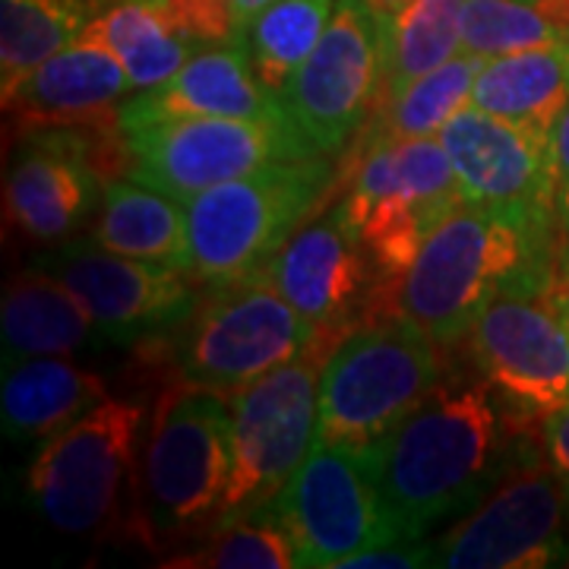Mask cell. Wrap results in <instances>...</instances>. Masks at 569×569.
<instances>
[{"mask_svg": "<svg viewBox=\"0 0 569 569\" xmlns=\"http://www.w3.org/2000/svg\"><path fill=\"white\" fill-rule=\"evenodd\" d=\"M365 456L402 538L468 512L509 462L490 380L440 383Z\"/></svg>", "mask_w": 569, "mask_h": 569, "instance_id": "6da1fadb", "label": "cell"}, {"mask_svg": "<svg viewBox=\"0 0 569 569\" xmlns=\"http://www.w3.org/2000/svg\"><path fill=\"white\" fill-rule=\"evenodd\" d=\"M557 219L462 203L427 231L402 276L399 313L437 346L462 342L500 295H548L557 279Z\"/></svg>", "mask_w": 569, "mask_h": 569, "instance_id": "7a4b0ae2", "label": "cell"}, {"mask_svg": "<svg viewBox=\"0 0 569 569\" xmlns=\"http://www.w3.org/2000/svg\"><path fill=\"white\" fill-rule=\"evenodd\" d=\"M332 183L326 156L282 159L187 200L190 276L206 288L263 276Z\"/></svg>", "mask_w": 569, "mask_h": 569, "instance_id": "3957f363", "label": "cell"}, {"mask_svg": "<svg viewBox=\"0 0 569 569\" xmlns=\"http://www.w3.org/2000/svg\"><path fill=\"white\" fill-rule=\"evenodd\" d=\"M437 342L406 313L351 329L320 373L317 443L367 449L440 387Z\"/></svg>", "mask_w": 569, "mask_h": 569, "instance_id": "277c9868", "label": "cell"}, {"mask_svg": "<svg viewBox=\"0 0 569 569\" xmlns=\"http://www.w3.org/2000/svg\"><path fill=\"white\" fill-rule=\"evenodd\" d=\"M146 406L104 399L77 425L44 440L26 475L39 512L67 535H99L121 519L137 488Z\"/></svg>", "mask_w": 569, "mask_h": 569, "instance_id": "5b68a950", "label": "cell"}, {"mask_svg": "<svg viewBox=\"0 0 569 569\" xmlns=\"http://www.w3.org/2000/svg\"><path fill=\"white\" fill-rule=\"evenodd\" d=\"M231 478L228 396L181 380L152 411L142 449V488L152 531L193 529L219 519Z\"/></svg>", "mask_w": 569, "mask_h": 569, "instance_id": "8992f818", "label": "cell"}, {"mask_svg": "<svg viewBox=\"0 0 569 569\" xmlns=\"http://www.w3.org/2000/svg\"><path fill=\"white\" fill-rule=\"evenodd\" d=\"M301 355L326 361L317 329L266 276L212 288L183 320L174 346L183 380L219 392L244 387Z\"/></svg>", "mask_w": 569, "mask_h": 569, "instance_id": "52a82bcc", "label": "cell"}, {"mask_svg": "<svg viewBox=\"0 0 569 569\" xmlns=\"http://www.w3.org/2000/svg\"><path fill=\"white\" fill-rule=\"evenodd\" d=\"M323 361L301 355L224 392L231 411V478L216 522L263 509L305 466L320 433Z\"/></svg>", "mask_w": 569, "mask_h": 569, "instance_id": "ba28073f", "label": "cell"}, {"mask_svg": "<svg viewBox=\"0 0 569 569\" xmlns=\"http://www.w3.org/2000/svg\"><path fill=\"white\" fill-rule=\"evenodd\" d=\"M123 137L130 146L127 178L181 203L263 164L317 156L291 121L152 118L123 123Z\"/></svg>", "mask_w": 569, "mask_h": 569, "instance_id": "9c48e42d", "label": "cell"}, {"mask_svg": "<svg viewBox=\"0 0 569 569\" xmlns=\"http://www.w3.org/2000/svg\"><path fill=\"white\" fill-rule=\"evenodd\" d=\"M263 509L288 531L301 567H342L348 557L406 541L380 497L365 449L317 443Z\"/></svg>", "mask_w": 569, "mask_h": 569, "instance_id": "30bf717a", "label": "cell"}, {"mask_svg": "<svg viewBox=\"0 0 569 569\" xmlns=\"http://www.w3.org/2000/svg\"><path fill=\"white\" fill-rule=\"evenodd\" d=\"M380 20L367 0H336L323 39L279 92L284 114L317 156H336L380 102Z\"/></svg>", "mask_w": 569, "mask_h": 569, "instance_id": "8fae6325", "label": "cell"}, {"mask_svg": "<svg viewBox=\"0 0 569 569\" xmlns=\"http://www.w3.org/2000/svg\"><path fill=\"white\" fill-rule=\"evenodd\" d=\"M567 481L541 466L512 471L433 545V567L541 569L569 557Z\"/></svg>", "mask_w": 569, "mask_h": 569, "instance_id": "7c38bea8", "label": "cell"}, {"mask_svg": "<svg viewBox=\"0 0 569 569\" xmlns=\"http://www.w3.org/2000/svg\"><path fill=\"white\" fill-rule=\"evenodd\" d=\"M263 276L317 329L323 358L346 339L358 317H367L373 279H380L342 206L301 224L269 260Z\"/></svg>", "mask_w": 569, "mask_h": 569, "instance_id": "4fadbf2b", "label": "cell"}, {"mask_svg": "<svg viewBox=\"0 0 569 569\" xmlns=\"http://www.w3.org/2000/svg\"><path fill=\"white\" fill-rule=\"evenodd\" d=\"M471 358L507 402L531 418L569 406V332L548 295H500L475 320Z\"/></svg>", "mask_w": 569, "mask_h": 569, "instance_id": "5bb4252c", "label": "cell"}, {"mask_svg": "<svg viewBox=\"0 0 569 569\" xmlns=\"http://www.w3.org/2000/svg\"><path fill=\"white\" fill-rule=\"evenodd\" d=\"M466 203L557 219L548 133L466 104L440 130Z\"/></svg>", "mask_w": 569, "mask_h": 569, "instance_id": "9a60e30c", "label": "cell"}, {"mask_svg": "<svg viewBox=\"0 0 569 569\" xmlns=\"http://www.w3.org/2000/svg\"><path fill=\"white\" fill-rule=\"evenodd\" d=\"M54 276L67 282L96 323L114 339H140L181 326L197 295L187 282L190 272L168 263L123 257L96 241H73L54 257Z\"/></svg>", "mask_w": 569, "mask_h": 569, "instance_id": "2e32d148", "label": "cell"}, {"mask_svg": "<svg viewBox=\"0 0 569 569\" xmlns=\"http://www.w3.org/2000/svg\"><path fill=\"white\" fill-rule=\"evenodd\" d=\"M133 82L121 61L89 36H77L54 58L22 82L20 92L3 102L22 133L36 130H77L89 140L121 137V102Z\"/></svg>", "mask_w": 569, "mask_h": 569, "instance_id": "e0dca14e", "label": "cell"}, {"mask_svg": "<svg viewBox=\"0 0 569 569\" xmlns=\"http://www.w3.org/2000/svg\"><path fill=\"white\" fill-rule=\"evenodd\" d=\"M99 183L102 174L82 133L63 127L26 133L7 171V216L26 238L54 244L92 216Z\"/></svg>", "mask_w": 569, "mask_h": 569, "instance_id": "ac0fdd59", "label": "cell"}, {"mask_svg": "<svg viewBox=\"0 0 569 569\" xmlns=\"http://www.w3.org/2000/svg\"><path fill=\"white\" fill-rule=\"evenodd\" d=\"M152 118H244L291 121L276 92L257 80L241 41L206 44L193 51L174 77L140 89L121 104V123Z\"/></svg>", "mask_w": 569, "mask_h": 569, "instance_id": "d6986e66", "label": "cell"}, {"mask_svg": "<svg viewBox=\"0 0 569 569\" xmlns=\"http://www.w3.org/2000/svg\"><path fill=\"white\" fill-rule=\"evenodd\" d=\"M342 212L380 279H399L415 263L427 231L440 222L408 187L392 140H367V152Z\"/></svg>", "mask_w": 569, "mask_h": 569, "instance_id": "ffe728a7", "label": "cell"}, {"mask_svg": "<svg viewBox=\"0 0 569 569\" xmlns=\"http://www.w3.org/2000/svg\"><path fill=\"white\" fill-rule=\"evenodd\" d=\"M108 383L102 373L67 358H13L3 361L0 418L7 437L51 440L82 415L102 406Z\"/></svg>", "mask_w": 569, "mask_h": 569, "instance_id": "44dd1931", "label": "cell"}, {"mask_svg": "<svg viewBox=\"0 0 569 569\" xmlns=\"http://www.w3.org/2000/svg\"><path fill=\"white\" fill-rule=\"evenodd\" d=\"M102 326L77 291L51 272L26 269L7 284L0 301L3 361L67 358L96 342Z\"/></svg>", "mask_w": 569, "mask_h": 569, "instance_id": "7402d4cb", "label": "cell"}, {"mask_svg": "<svg viewBox=\"0 0 569 569\" xmlns=\"http://www.w3.org/2000/svg\"><path fill=\"white\" fill-rule=\"evenodd\" d=\"M471 104L550 137L557 114L569 104V39L488 58Z\"/></svg>", "mask_w": 569, "mask_h": 569, "instance_id": "603a6c76", "label": "cell"}, {"mask_svg": "<svg viewBox=\"0 0 569 569\" xmlns=\"http://www.w3.org/2000/svg\"><path fill=\"white\" fill-rule=\"evenodd\" d=\"M137 181H108L92 219V241L123 257L168 263L190 272L187 209Z\"/></svg>", "mask_w": 569, "mask_h": 569, "instance_id": "cb8c5ba5", "label": "cell"}, {"mask_svg": "<svg viewBox=\"0 0 569 569\" xmlns=\"http://www.w3.org/2000/svg\"><path fill=\"white\" fill-rule=\"evenodd\" d=\"M462 17L466 0H411L399 13H377L383 48L380 108L456 58V48L462 44Z\"/></svg>", "mask_w": 569, "mask_h": 569, "instance_id": "d4e9b609", "label": "cell"}, {"mask_svg": "<svg viewBox=\"0 0 569 569\" xmlns=\"http://www.w3.org/2000/svg\"><path fill=\"white\" fill-rule=\"evenodd\" d=\"M102 0H0V96L10 102L48 58L102 13Z\"/></svg>", "mask_w": 569, "mask_h": 569, "instance_id": "484cf974", "label": "cell"}, {"mask_svg": "<svg viewBox=\"0 0 569 569\" xmlns=\"http://www.w3.org/2000/svg\"><path fill=\"white\" fill-rule=\"evenodd\" d=\"M82 36L96 39L121 61L133 89L159 86L200 51L164 20L156 0H114L82 29Z\"/></svg>", "mask_w": 569, "mask_h": 569, "instance_id": "4316f807", "label": "cell"}, {"mask_svg": "<svg viewBox=\"0 0 569 569\" xmlns=\"http://www.w3.org/2000/svg\"><path fill=\"white\" fill-rule=\"evenodd\" d=\"M336 13V0H276L244 29L241 44L257 80L269 92H282L291 73L310 58Z\"/></svg>", "mask_w": 569, "mask_h": 569, "instance_id": "83f0119b", "label": "cell"}, {"mask_svg": "<svg viewBox=\"0 0 569 569\" xmlns=\"http://www.w3.org/2000/svg\"><path fill=\"white\" fill-rule=\"evenodd\" d=\"M488 58L462 51L437 70L415 80L406 92H399L392 102L383 104L380 121L373 123L377 140H425V137H440L466 104H471L475 80L481 73Z\"/></svg>", "mask_w": 569, "mask_h": 569, "instance_id": "f1b7e54d", "label": "cell"}, {"mask_svg": "<svg viewBox=\"0 0 569 569\" xmlns=\"http://www.w3.org/2000/svg\"><path fill=\"white\" fill-rule=\"evenodd\" d=\"M164 567L178 569H295L301 567L288 531L266 512H244L216 522V531L200 548L168 557Z\"/></svg>", "mask_w": 569, "mask_h": 569, "instance_id": "f546056e", "label": "cell"}, {"mask_svg": "<svg viewBox=\"0 0 569 569\" xmlns=\"http://www.w3.org/2000/svg\"><path fill=\"white\" fill-rule=\"evenodd\" d=\"M569 39L553 22L522 0H466L462 51L481 58L516 54Z\"/></svg>", "mask_w": 569, "mask_h": 569, "instance_id": "4dcf8cb0", "label": "cell"}, {"mask_svg": "<svg viewBox=\"0 0 569 569\" xmlns=\"http://www.w3.org/2000/svg\"><path fill=\"white\" fill-rule=\"evenodd\" d=\"M433 567V545H418V538L392 541L370 548L358 557H348L339 569H415Z\"/></svg>", "mask_w": 569, "mask_h": 569, "instance_id": "1f68e13d", "label": "cell"}, {"mask_svg": "<svg viewBox=\"0 0 569 569\" xmlns=\"http://www.w3.org/2000/svg\"><path fill=\"white\" fill-rule=\"evenodd\" d=\"M550 174H553V209L560 231L569 234V104L557 114L548 137Z\"/></svg>", "mask_w": 569, "mask_h": 569, "instance_id": "d6a6232c", "label": "cell"}, {"mask_svg": "<svg viewBox=\"0 0 569 569\" xmlns=\"http://www.w3.org/2000/svg\"><path fill=\"white\" fill-rule=\"evenodd\" d=\"M545 447H548L550 466L567 481L569 488V406L557 408L545 418Z\"/></svg>", "mask_w": 569, "mask_h": 569, "instance_id": "836d02e7", "label": "cell"}, {"mask_svg": "<svg viewBox=\"0 0 569 569\" xmlns=\"http://www.w3.org/2000/svg\"><path fill=\"white\" fill-rule=\"evenodd\" d=\"M548 301L553 305V310L560 313V320L567 326L569 332V263H563L557 269V279L548 288Z\"/></svg>", "mask_w": 569, "mask_h": 569, "instance_id": "e575fe53", "label": "cell"}, {"mask_svg": "<svg viewBox=\"0 0 569 569\" xmlns=\"http://www.w3.org/2000/svg\"><path fill=\"white\" fill-rule=\"evenodd\" d=\"M228 3V10H231V17H234V26H238V36H244V29L253 22V17L266 10L269 3H276V0H224Z\"/></svg>", "mask_w": 569, "mask_h": 569, "instance_id": "d590c367", "label": "cell"}, {"mask_svg": "<svg viewBox=\"0 0 569 569\" xmlns=\"http://www.w3.org/2000/svg\"><path fill=\"white\" fill-rule=\"evenodd\" d=\"M522 3H531L535 10H541L560 32L569 36V0H522Z\"/></svg>", "mask_w": 569, "mask_h": 569, "instance_id": "8d00e7d4", "label": "cell"}, {"mask_svg": "<svg viewBox=\"0 0 569 569\" xmlns=\"http://www.w3.org/2000/svg\"><path fill=\"white\" fill-rule=\"evenodd\" d=\"M377 13H399L402 7H408L411 0H367Z\"/></svg>", "mask_w": 569, "mask_h": 569, "instance_id": "74e56055", "label": "cell"}, {"mask_svg": "<svg viewBox=\"0 0 569 569\" xmlns=\"http://www.w3.org/2000/svg\"><path fill=\"white\" fill-rule=\"evenodd\" d=\"M567 263H569V234H567Z\"/></svg>", "mask_w": 569, "mask_h": 569, "instance_id": "f35d334b", "label": "cell"}, {"mask_svg": "<svg viewBox=\"0 0 569 569\" xmlns=\"http://www.w3.org/2000/svg\"><path fill=\"white\" fill-rule=\"evenodd\" d=\"M108 3H114V0H102V7H108Z\"/></svg>", "mask_w": 569, "mask_h": 569, "instance_id": "ab89813d", "label": "cell"}]
</instances>
